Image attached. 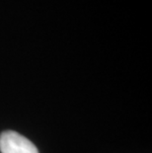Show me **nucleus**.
Masks as SVG:
<instances>
[{"mask_svg": "<svg viewBox=\"0 0 152 153\" xmlns=\"http://www.w3.org/2000/svg\"><path fill=\"white\" fill-rule=\"evenodd\" d=\"M1 153H39L33 142L20 133L7 131L0 135Z\"/></svg>", "mask_w": 152, "mask_h": 153, "instance_id": "nucleus-1", "label": "nucleus"}]
</instances>
